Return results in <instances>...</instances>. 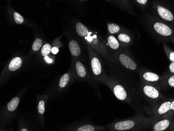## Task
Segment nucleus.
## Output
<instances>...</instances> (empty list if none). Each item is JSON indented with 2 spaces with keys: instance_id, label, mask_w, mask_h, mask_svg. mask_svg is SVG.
<instances>
[{
  "instance_id": "obj_1",
  "label": "nucleus",
  "mask_w": 174,
  "mask_h": 131,
  "mask_svg": "<svg viewBox=\"0 0 174 131\" xmlns=\"http://www.w3.org/2000/svg\"><path fill=\"white\" fill-rule=\"evenodd\" d=\"M157 119L155 116L148 117L142 114H136L128 119L116 122L112 126L113 129L117 131H144L149 129Z\"/></svg>"
},
{
  "instance_id": "obj_2",
  "label": "nucleus",
  "mask_w": 174,
  "mask_h": 131,
  "mask_svg": "<svg viewBox=\"0 0 174 131\" xmlns=\"http://www.w3.org/2000/svg\"><path fill=\"white\" fill-rule=\"evenodd\" d=\"M139 90L146 99L153 102L166 99L161 92L160 90L156 86L146 84L141 82L139 84Z\"/></svg>"
},
{
  "instance_id": "obj_3",
  "label": "nucleus",
  "mask_w": 174,
  "mask_h": 131,
  "mask_svg": "<svg viewBox=\"0 0 174 131\" xmlns=\"http://www.w3.org/2000/svg\"><path fill=\"white\" fill-rule=\"evenodd\" d=\"M141 82L143 83L157 86L162 82L164 75H160L145 68H140L137 72Z\"/></svg>"
},
{
  "instance_id": "obj_4",
  "label": "nucleus",
  "mask_w": 174,
  "mask_h": 131,
  "mask_svg": "<svg viewBox=\"0 0 174 131\" xmlns=\"http://www.w3.org/2000/svg\"><path fill=\"white\" fill-rule=\"evenodd\" d=\"M109 84L112 86V90L114 95L119 100L131 105L132 97L129 90H127L124 86L117 82H109Z\"/></svg>"
},
{
  "instance_id": "obj_5",
  "label": "nucleus",
  "mask_w": 174,
  "mask_h": 131,
  "mask_svg": "<svg viewBox=\"0 0 174 131\" xmlns=\"http://www.w3.org/2000/svg\"><path fill=\"white\" fill-rule=\"evenodd\" d=\"M174 120V116L163 117L153 122L148 130L153 131H170Z\"/></svg>"
},
{
  "instance_id": "obj_6",
  "label": "nucleus",
  "mask_w": 174,
  "mask_h": 131,
  "mask_svg": "<svg viewBox=\"0 0 174 131\" xmlns=\"http://www.w3.org/2000/svg\"><path fill=\"white\" fill-rule=\"evenodd\" d=\"M152 29L156 34L165 38H170L174 35V30L171 27L162 22L156 21L153 23Z\"/></svg>"
},
{
  "instance_id": "obj_7",
  "label": "nucleus",
  "mask_w": 174,
  "mask_h": 131,
  "mask_svg": "<svg viewBox=\"0 0 174 131\" xmlns=\"http://www.w3.org/2000/svg\"><path fill=\"white\" fill-rule=\"evenodd\" d=\"M173 99H165L159 102L153 109V116L160 118L165 116L171 109Z\"/></svg>"
},
{
  "instance_id": "obj_8",
  "label": "nucleus",
  "mask_w": 174,
  "mask_h": 131,
  "mask_svg": "<svg viewBox=\"0 0 174 131\" xmlns=\"http://www.w3.org/2000/svg\"><path fill=\"white\" fill-rule=\"evenodd\" d=\"M119 62L124 68L130 71H137L139 70L137 63L129 54L125 53H120L119 55Z\"/></svg>"
},
{
  "instance_id": "obj_9",
  "label": "nucleus",
  "mask_w": 174,
  "mask_h": 131,
  "mask_svg": "<svg viewBox=\"0 0 174 131\" xmlns=\"http://www.w3.org/2000/svg\"><path fill=\"white\" fill-rule=\"evenodd\" d=\"M91 65L93 75L97 77H101L103 73V70L102 64L97 57L94 56L91 57Z\"/></svg>"
},
{
  "instance_id": "obj_10",
  "label": "nucleus",
  "mask_w": 174,
  "mask_h": 131,
  "mask_svg": "<svg viewBox=\"0 0 174 131\" xmlns=\"http://www.w3.org/2000/svg\"><path fill=\"white\" fill-rule=\"evenodd\" d=\"M157 87L160 90L174 88V75H164L162 82Z\"/></svg>"
},
{
  "instance_id": "obj_11",
  "label": "nucleus",
  "mask_w": 174,
  "mask_h": 131,
  "mask_svg": "<svg viewBox=\"0 0 174 131\" xmlns=\"http://www.w3.org/2000/svg\"><path fill=\"white\" fill-rule=\"evenodd\" d=\"M157 12L159 16L163 20L167 22H174V15L169 9L166 8L159 5L157 6Z\"/></svg>"
},
{
  "instance_id": "obj_12",
  "label": "nucleus",
  "mask_w": 174,
  "mask_h": 131,
  "mask_svg": "<svg viewBox=\"0 0 174 131\" xmlns=\"http://www.w3.org/2000/svg\"><path fill=\"white\" fill-rule=\"evenodd\" d=\"M69 49L71 53L74 57H78L81 53V49L78 43L75 40H71L69 43Z\"/></svg>"
},
{
  "instance_id": "obj_13",
  "label": "nucleus",
  "mask_w": 174,
  "mask_h": 131,
  "mask_svg": "<svg viewBox=\"0 0 174 131\" xmlns=\"http://www.w3.org/2000/svg\"><path fill=\"white\" fill-rule=\"evenodd\" d=\"M22 64V59L19 57H15L10 62L8 65V69L12 72L16 71L21 67Z\"/></svg>"
},
{
  "instance_id": "obj_14",
  "label": "nucleus",
  "mask_w": 174,
  "mask_h": 131,
  "mask_svg": "<svg viewBox=\"0 0 174 131\" xmlns=\"http://www.w3.org/2000/svg\"><path fill=\"white\" fill-rule=\"evenodd\" d=\"M76 71L77 75L80 78H85L87 76V70L82 62L78 61L76 63Z\"/></svg>"
},
{
  "instance_id": "obj_15",
  "label": "nucleus",
  "mask_w": 174,
  "mask_h": 131,
  "mask_svg": "<svg viewBox=\"0 0 174 131\" xmlns=\"http://www.w3.org/2000/svg\"><path fill=\"white\" fill-rule=\"evenodd\" d=\"M76 29L77 34L80 35V37L85 38L89 33V30L87 27L80 22L77 23L76 25Z\"/></svg>"
},
{
  "instance_id": "obj_16",
  "label": "nucleus",
  "mask_w": 174,
  "mask_h": 131,
  "mask_svg": "<svg viewBox=\"0 0 174 131\" xmlns=\"http://www.w3.org/2000/svg\"><path fill=\"white\" fill-rule=\"evenodd\" d=\"M108 44L109 47L113 50L118 49L120 46L119 41L113 35H109L108 37Z\"/></svg>"
},
{
  "instance_id": "obj_17",
  "label": "nucleus",
  "mask_w": 174,
  "mask_h": 131,
  "mask_svg": "<svg viewBox=\"0 0 174 131\" xmlns=\"http://www.w3.org/2000/svg\"><path fill=\"white\" fill-rule=\"evenodd\" d=\"M105 128L101 127L94 126V125L86 124V125H82L79 127L77 131H99V130H104Z\"/></svg>"
},
{
  "instance_id": "obj_18",
  "label": "nucleus",
  "mask_w": 174,
  "mask_h": 131,
  "mask_svg": "<svg viewBox=\"0 0 174 131\" xmlns=\"http://www.w3.org/2000/svg\"><path fill=\"white\" fill-rule=\"evenodd\" d=\"M19 103V99L18 98L15 97L12 99L8 103V106H7L8 110L11 112L15 111L18 106Z\"/></svg>"
},
{
  "instance_id": "obj_19",
  "label": "nucleus",
  "mask_w": 174,
  "mask_h": 131,
  "mask_svg": "<svg viewBox=\"0 0 174 131\" xmlns=\"http://www.w3.org/2000/svg\"><path fill=\"white\" fill-rule=\"evenodd\" d=\"M118 39L122 43L128 44V45L130 44L132 41L130 36L128 34H125V33H121L119 34L118 35Z\"/></svg>"
},
{
  "instance_id": "obj_20",
  "label": "nucleus",
  "mask_w": 174,
  "mask_h": 131,
  "mask_svg": "<svg viewBox=\"0 0 174 131\" xmlns=\"http://www.w3.org/2000/svg\"><path fill=\"white\" fill-rule=\"evenodd\" d=\"M164 49L167 57L170 62H174V51L171 49L167 45H164Z\"/></svg>"
},
{
  "instance_id": "obj_21",
  "label": "nucleus",
  "mask_w": 174,
  "mask_h": 131,
  "mask_svg": "<svg viewBox=\"0 0 174 131\" xmlns=\"http://www.w3.org/2000/svg\"><path fill=\"white\" fill-rule=\"evenodd\" d=\"M108 31L110 34H117L120 31V27L116 24H108Z\"/></svg>"
},
{
  "instance_id": "obj_22",
  "label": "nucleus",
  "mask_w": 174,
  "mask_h": 131,
  "mask_svg": "<svg viewBox=\"0 0 174 131\" xmlns=\"http://www.w3.org/2000/svg\"><path fill=\"white\" fill-rule=\"evenodd\" d=\"M70 80V75L67 73L64 74L61 78L59 86L61 88H64L66 86Z\"/></svg>"
},
{
  "instance_id": "obj_23",
  "label": "nucleus",
  "mask_w": 174,
  "mask_h": 131,
  "mask_svg": "<svg viewBox=\"0 0 174 131\" xmlns=\"http://www.w3.org/2000/svg\"><path fill=\"white\" fill-rule=\"evenodd\" d=\"M52 48L51 45L49 43H46L43 46L41 49V54L44 57L48 56L50 54V53L51 51Z\"/></svg>"
},
{
  "instance_id": "obj_24",
  "label": "nucleus",
  "mask_w": 174,
  "mask_h": 131,
  "mask_svg": "<svg viewBox=\"0 0 174 131\" xmlns=\"http://www.w3.org/2000/svg\"><path fill=\"white\" fill-rule=\"evenodd\" d=\"M42 43V41L41 39L37 38V39H35L34 42L33 46H32L33 50L34 51H38L41 46Z\"/></svg>"
},
{
  "instance_id": "obj_25",
  "label": "nucleus",
  "mask_w": 174,
  "mask_h": 131,
  "mask_svg": "<svg viewBox=\"0 0 174 131\" xmlns=\"http://www.w3.org/2000/svg\"><path fill=\"white\" fill-rule=\"evenodd\" d=\"M14 18L16 23L18 24H22L23 23L24 20V18L22 17L21 15H20L18 13H14Z\"/></svg>"
},
{
  "instance_id": "obj_26",
  "label": "nucleus",
  "mask_w": 174,
  "mask_h": 131,
  "mask_svg": "<svg viewBox=\"0 0 174 131\" xmlns=\"http://www.w3.org/2000/svg\"><path fill=\"white\" fill-rule=\"evenodd\" d=\"M45 102L43 100H41L38 105V112L40 114H43L45 113Z\"/></svg>"
},
{
  "instance_id": "obj_27",
  "label": "nucleus",
  "mask_w": 174,
  "mask_h": 131,
  "mask_svg": "<svg viewBox=\"0 0 174 131\" xmlns=\"http://www.w3.org/2000/svg\"><path fill=\"white\" fill-rule=\"evenodd\" d=\"M174 116V99H173V100L171 101V109L170 111L167 113L165 116L164 117H171Z\"/></svg>"
},
{
  "instance_id": "obj_28",
  "label": "nucleus",
  "mask_w": 174,
  "mask_h": 131,
  "mask_svg": "<svg viewBox=\"0 0 174 131\" xmlns=\"http://www.w3.org/2000/svg\"><path fill=\"white\" fill-rule=\"evenodd\" d=\"M170 75H174V62H170L168 68V74Z\"/></svg>"
},
{
  "instance_id": "obj_29",
  "label": "nucleus",
  "mask_w": 174,
  "mask_h": 131,
  "mask_svg": "<svg viewBox=\"0 0 174 131\" xmlns=\"http://www.w3.org/2000/svg\"><path fill=\"white\" fill-rule=\"evenodd\" d=\"M51 52H52L54 54H57V52H59V49L57 48V46H55L53 48H52L51 50Z\"/></svg>"
},
{
  "instance_id": "obj_30",
  "label": "nucleus",
  "mask_w": 174,
  "mask_h": 131,
  "mask_svg": "<svg viewBox=\"0 0 174 131\" xmlns=\"http://www.w3.org/2000/svg\"><path fill=\"white\" fill-rule=\"evenodd\" d=\"M138 3L141 5H145L147 3L148 0H136Z\"/></svg>"
},
{
  "instance_id": "obj_31",
  "label": "nucleus",
  "mask_w": 174,
  "mask_h": 131,
  "mask_svg": "<svg viewBox=\"0 0 174 131\" xmlns=\"http://www.w3.org/2000/svg\"><path fill=\"white\" fill-rule=\"evenodd\" d=\"M45 60L48 63H52V60L50 59V57H48V56H45Z\"/></svg>"
},
{
  "instance_id": "obj_32",
  "label": "nucleus",
  "mask_w": 174,
  "mask_h": 131,
  "mask_svg": "<svg viewBox=\"0 0 174 131\" xmlns=\"http://www.w3.org/2000/svg\"><path fill=\"white\" fill-rule=\"evenodd\" d=\"M170 131H174V120L173 121V124H172V125H171V128L170 129Z\"/></svg>"
},
{
  "instance_id": "obj_33",
  "label": "nucleus",
  "mask_w": 174,
  "mask_h": 131,
  "mask_svg": "<svg viewBox=\"0 0 174 131\" xmlns=\"http://www.w3.org/2000/svg\"><path fill=\"white\" fill-rule=\"evenodd\" d=\"M22 131H28V130H27V129H25V128H23V129H22Z\"/></svg>"
}]
</instances>
